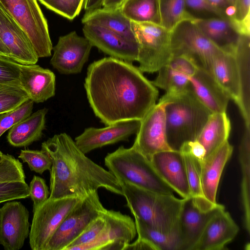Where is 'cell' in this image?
<instances>
[{"mask_svg": "<svg viewBox=\"0 0 250 250\" xmlns=\"http://www.w3.org/2000/svg\"><path fill=\"white\" fill-rule=\"evenodd\" d=\"M125 0H104L102 7L114 8L119 7Z\"/></svg>", "mask_w": 250, "mask_h": 250, "instance_id": "cell-50", "label": "cell"}, {"mask_svg": "<svg viewBox=\"0 0 250 250\" xmlns=\"http://www.w3.org/2000/svg\"><path fill=\"white\" fill-rule=\"evenodd\" d=\"M104 164L120 183H128L153 191L173 194L174 190L161 178L151 161L132 146H121L108 153Z\"/></svg>", "mask_w": 250, "mask_h": 250, "instance_id": "cell-5", "label": "cell"}, {"mask_svg": "<svg viewBox=\"0 0 250 250\" xmlns=\"http://www.w3.org/2000/svg\"><path fill=\"white\" fill-rule=\"evenodd\" d=\"M25 178L21 162L10 154H4L0 162V182L25 181Z\"/></svg>", "mask_w": 250, "mask_h": 250, "instance_id": "cell-40", "label": "cell"}, {"mask_svg": "<svg viewBox=\"0 0 250 250\" xmlns=\"http://www.w3.org/2000/svg\"><path fill=\"white\" fill-rule=\"evenodd\" d=\"M83 198H49L33 211V219L29 234L30 248L32 250H44L58 227Z\"/></svg>", "mask_w": 250, "mask_h": 250, "instance_id": "cell-10", "label": "cell"}, {"mask_svg": "<svg viewBox=\"0 0 250 250\" xmlns=\"http://www.w3.org/2000/svg\"><path fill=\"white\" fill-rule=\"evenodd\" d=\"M239 227L229 212L223 208L208 221L192 250H222L231 242Z\"/></svg>", "mask_w": 250, "mask_h": 250, "instance_id": "cell-21", "label": "cell"}, {"mask_svg": "<svg viewBox=\"0 0 250 250\" xmlns=\"http://www.w3.org/2000/svg\"><path fill=\"white\" fill-rule=\"evenodd\" d=\"M105 224L98 237L90 242L75 247L71 250H124L135 238V222L120 211L105 209Z\"/></svg>", "mask_w": 250, "mask_h": 250, "instance_id": "cell-11", "label": "cell"}, {"mask_svg": "<svg viewBox=\"0 0 250 250\" xmlns=\"http://www.w3.org/2000/svg\"><path fill=\"white\" fill-rule=\"evenodd\" d=\"M230 2L234 6V2H235V0H229Z\"/></svg>", "mask_w": 250, "mask_h": 250, "instance_id": "cell-53", "label": "cell"}, {"mask_svg": "<svg viewBox=\"0 0 250 250\" xmlns=\"http://www.w3.org/2000/svg\"><path fill=\"white\" fill-rule=\"evenodd\" d=\"M0 4L25 31L39 58L50 57L47 22L37 0H0Z\"/></svg>", "mask_w": 250, "mask_h": 250, "instance_id": "cell-7", "label": "cell"}, {"mask_svg": "<svg viewBox=\"0 0 250 250\" xmlns=\"http://www.w3.org/2000/svg\"><path fill=\"white\" fill-rule=\"evenodd\" d=\"M165 107L167 142L173 150L180 151L183 145L196 140L212 113L189 88L179 94L163 96Z\"/></svg>", "mask_w": 250, "mask_h": 250, "instance_id": "cell-3", "label": "cell"}, {"mask_svg": "<svg viewBox=\"0 0 250 250\" xmlns=\"http://www.w3.org/2000/svg\"><path fill=\"white\" fill-rule=\"evenodd\" d=\"M121 8L131 21L161 25L159 0H125Z\"/></svg>", "mask_w": 250, "mask_h": 250, "instance_id": "cell-33", "label": "cell"}, {"mask_svg": "<svg viewBox=\"0 0 250 250\" xmlns=\"http://www.w3.org/2000/svg\"><path fill=\"white\" fill-rule=\"evenodd\" d=\"M34 103L29 99L16 108L0 114V137L8 129L31 114Z\"/></svg>", "mask_w": 250, "mask_h": 250, "instance_id": "cell-37", "label": "cell"}, {"mask_svg": "<svg viewBox=\"0 0 250 250\" xmlns=\"http://www.w3.org/2000/svg\"><path fill=\"white\" fill-rule=\"evenodd\" d=\"M29 212L20 202L10 201L0 208V245L5 250H19L29 236Z\"/></svg>", "mask_w": 250, "mask_h": 250, "instance_id": "cell-14", "label": "cell"}, {"mask_svg": "<svg viewBox=\"0 0 250 250\" xmlns=\"http://www.w3.org/2000/svg\"><path fill=\"white\" fill-rule=\"evenodd\" d=\"M160 101L141 120V125L132 146L149 160L154 154L171 150L166 139L165 107Z\"/></svg>", "mask_w": 250, "mask_h": 250, "instance_id": "cell-12", "label": "cell"}, {"mask_svg": "<svg viewBox=\"0 0 250 250\" xmlns=\"http://www.w3.org/2000/svg\"><path fill=\"white\" fill-rule=\"evenodd\" d=\"M201 32L221 50L234 51L241 33L234 21L221 17L194 19Z\"/></svg>", "mask_w": 250, "mask_h": 250, "instance_id": "cell-25", "label": "cell"}, {"mask_svg": "<svg viewBox=\"0 0 250 250\" xmlns=\"http://www.w3.org/2000/svg\"><path fill=\"white\" fill-rule=\"evenodd\" d=\"M47 8L69 20H73L83 7L85 0H38Z\"/></svg>", "mask_w": 250, "mask_h": 250, "instance_id": "cell-38", "label": "cell"}, {"mask_svg": "<svg viewBox=\"0 0 250 250\" xmlns=\"http://www.w3.org/2000/svg\"><path fill=\"white\" fill-rule=\"evenodd\" d=\"M150 161L163 180L183 198L190 197L186 166L180 151L157 152Z\"/></svg>", "mask_w": 250, "mask_h": 250, "instance_id": "cell-20", "label": "cell"}, {"mask_svg": "<svg viewBox=\"0 0 250 250\" xmlns=\"http://www.w3.org/2000/svg\"><path fill=\"white\" fill-rule=\"evenodd\" d=\"M30 197L33 203V211H35L49 197L50 191L45 180L41 177L34 175L29 186Z\"/></svg>", "mask_w": 250, "mask_h": 250, "instance_id": "cell-44", "label": "cell"}, {"mask_svg": "<svg viewBox=\"0 0 250 250\" xmlns=\"http://www.w3.org/2000/svg\"><path fill=\"white\" fill-rule=\"evenodd\" d=\"M188 86L211 113L226 112L230 99L208 70L198 67L189 78Z\"/></svg>", "mask_w": 250, "mask_h": 250, "instance_id": "cell-23", "label": "cell"}, {"mask_svg": "<svg viewBox=\"0 0 250 250\" xmlns=\"http://www.w3.org/2000/svg\"><path fill=\"white\" fill-rule=\"evenodd\" d=\"M234 53L240 84L239 100L237 105L244 120L245 126L250 127V34H240Z\"/></svg>", "mask_w": 250, "mask_h": 250, "instance_id": "cell-26", "label": "cell"}, {"mask_svg": "<svg viewBox=\"0 0 250 250\" xmlns=\"http://www.w3.org/2000/svg\"><path fill=\"white\" fill-rule=\"evenodd\" d=\"M84 86L93 112L106 125L142 120L158 97L156 87L138 67L111 57L89 64Z\"/></svg>", "mask_w": 250, "mask_h": 250, "instance_id": "cell-1", "label": "cell"}, {"mask_svg": "<svg viewBox=\"0 0 250 250\" xmlns=\"http://www.w3.org/2000/svg\"><path fill=\"white\" fill-rule=\"evenodd\" d=\"M0 38L12 59L21 64H36L39 57L25 31L0 4Z\"/></svg>", "mask_w": 250, "mask_h": 250, "instance_id": "cell-17", "label": "cell"}, {"mask_svg": "<svg viewBox=\"0 0 250 250\" xmlns=\"http://www.w3.org/2000/svg\"><path fill=\"white\" fill-rule=\"evenodd\" d=\"M224 206L218 204L213 208L203 211L194 204L191 197L184 198L178 218L181 250H192L209 219Z\"/></svg>", "mask_w": 250, "mask_h": 250, "instance_id": "cell-19", "label": "cell"}, {"mask_svg": "<svg viewBox=\"0 0 250 250\" xmlns=\"http://www.w3.org/2000/svg\"><path fill=\"white\" fill-rule=\"evenodd\" d=\"M20 65L10 58L0 56V85L19 83Z\"/></svg>", "mask_w": 250, "mask_h": 250, "instance_id": "cell-43", "label": "cell"}, {"mask_svg": "<svg viewBox=\"0 0 250 250\" xmlns=\"http://www.w3.org/2000/svg\"><path fill=\"white\" fill-rule=\"evenodd\" d=\"M29 196V186L25 181L0 182V204Z\"/></svg>", "mask_w": 250, "mask_h": 250, "instance_id": "cell-41", "label": "cell"}, {"mask_svg": "<svg viewBox=\"0 0 250 250\" xmlns=\"http://www.w3.org/2000/svg\"><path fill=\"white\" fill-rule=\"evenodd\" d=\"M232 151L233 146L228 140L205 157L201 163V181L203 194L213 206L217 204L216 196L220 179Z\"/></svg>", "mask_w": 250, "mask_h": 250, "instance_id": "cell-24", "label": "cell"}, {"mask_svg": "<svg viewBox=\"0 0 250 250\" xmlns=\"http://www.w3.org/2000/svg\"><path fill=\"white\" fill-rule=\"evenodd\" d=\"M230 129V120L226 112L210 115L196 139L204 147L205 157L228 141Z\"/></svg>", "mask_w": 250, "mask_h": 250, "instance_id": "cell-30", "label": "cell"}, {"mask_svg": "<svg viewBox=\"0 0 250 250\" xmlns=\"http://www.w3.org/2000/svg\"><path fill=\"white\" fill-rule=\"evenodd\" d=\"M161 25L171 31L180 21L192 18L188 12L185 0H159Z\"/></svg>", "mask_w": 250, "mask_h": 250, "instance_id": "cell-35", "label": "cell"}, {"mask_svg": "<svg viewBox=\"0 0 250 250\" xmlns=\"http://www.w3.org/2000/svg\"><path fill=\"white\" fill-rule=\"evenodd\" d=\"M185 2L187 11L194 19L196 16L202 15L208 16V18L221 17L229 19L207 0H185Z\"/></svg>", "mask_w": 250, "mask_h": 250, "instance_id": "cell-42", "label": "cell"}, {"mask_svg": "<svg viewBox=\"0 0 250 250\" xmlns=\"http://www.w3.org/2000/svg\"><path fill=\"white\" fill-rule=\"evenodd\" d=\"M170 47L172 57L188 56L198 67L209 72L213 58L221 51L201 32L194 19H191L183 20L171 31Z\"/></svg>", "mask_w": 250, "mask_h": 250, "instance_id": "cell-8", "label": "cell"}, {"mask_svg": "<svg viewBox=\"0 0 250 250\" xmlns=\"http://www.w3.org/2000/svg\"><path fill=\"white\" fill-rule=\"evenodd\" d=\"M19 84L36 103L44 102L55 94L54 73L35 64L20 65Z\"/></svg>", "mask_w": 250, "mask_h": 250, "instance_id": "cell-22", "label": "cell"}, {"mask_svg": "<svg viewBox=\"0 0 250 250\" xmlns=\"http://www.w3.org/2000/svg\"><path fill=\"white\" fill-rule=\"evenodd\" d=\"M28 99L19 83L0 85V114L16 108Z\"/></svg>", "mask_w": 250, "mask_h": 250, "instance_id": "cell-36", "label": "cell"}, {"mask_svg": "<svg viewBox=\"0 0 250 250\" xmlns=\"http://www.w3.org/2000/svg\"><path fill=\"white\" fill-rule=\"evenodd\" d=\"M209 72L230 99L237 104L240 84L234 53L221 50L213 58Z\"/></svg>", "mask_w": 250, "mask_h": 250, "instance_id": "cell-27", "label": "cell"}, {"mask_svg": "<svg viewBox=\"0 0 250 250\" xmlns=\"http://www.w3.org/2000/svg\"><path fill=\"white\" fill-rule=\"evenodd\" d=\"M0 56L11 58V54L9 50L6 47L0 38Z\"/></svg>", "mask_w": 250, "mask_h": 250, "instance_id": "cell-51", "label": "cell"}, {"mask_svg": "<svg viewBox=\"0 0 250 250\" xmlns=\"http://www.w3.org/2000/svg\"><path fill=\"white\" fill-rule=\"evenodd\" d=\"M141 121L129 120L120 121L98 128L90 127L76 137L75 142L84 154L104 146L127 141L131 135L137 134Z\"/></svg>", "mask_w": 250, "mask_h": 250, "instance_id": "cell-15", "label": "cell"}, {"mask_svg": "<svg viewBox=\"0 0 250 250\" xmlns=\"http://www.w3.org/2000/svg\"><path fill=\"white\" fill-rule=\"evenodd\" d=\"M120 185L126 206L134 218L161 230L179 231L178 218L184 198L180 199L173 194L157 192L128 183Z\"/></svg>", "mask_w": 250, "mask_h": 250, "instance_id": "cell-4", "label": "cell"}, {"mask_svg": "<svg viewBox=\"0 0 250 250\" xmlns=\"http://www.w3.org/2000/svg\"><path fill=\"white\" fill-rule=\"evenodd\" d=\"M197 67L193 60L188 56L172 57L158 70L157 76L151 83L166 91L164 96L176 95L188 89L189 78L195 73Z\"/></svg>", "mask_w": 250, "mask_h": 250, "instance_id": "cell-18", "label": "cell"}, {"mask_svg": "<svg viewBox=\"0 0 250 250\" xmlns=\"http://www.w3.org/2000/svg\"><path fill=\"white\" fill-rule=\"evenodd\" d=\"M212 6L223 12L228 18L232 20L234 12L233 5L229 0H207Z\"/></svg>", "mask_w": 250, "mask_h": 250, "instance_id": "cell-47", "label": "cell"}, {"mask_svg": "<svg viewBox=\"0 0 250 250\" xmlns=\"http://www.w3.org/2000/svg\"><path fill=\"white\" fill-rule=\"evenodd\" d=\"M138 237L144 238L157 250H181V241L179 231H166L149 227L135 218Z\"/></svg>", "mask_w": 250, "mask_h": 250, "instance_id": "cell-34", "label": "cell"}, {"mask_svg": "<svg viewBox=\"0 0 250 250\" xmlns=\"http://www.w3.org/2000/svg\"><path fill=\"white\" fill-rule=\"evenodd\" d=\"M48 109L43 108L12 126L7 136L8 143L15 147L28 146L39 140L45 126Z\"/></svg>", "mask_w": 250, "mask_h": 250, "instance_id": "cell-29", "label": "cell"}, {"mask_svg": "<svg viewBox=\"0 0 250 250\" xmlns=\"http://www.w3.org/2000/svg\"><path fill=\"white\" fill-rule=\"evenodd\" d=\"M18 157L28 164L31 170L40 174L51 169V160L48 154L42 149L21 150Z\"/></svg>", "mask_w": 250, "mask_h": 250, "instance_id": "cell-39", "label": "cell"}, {"mask_svg": "<svg viewBox=\"0 0 250 250\" xmlns=\"http://www.w3.org/2000/svg\"><path fill=\"white\" fill-rule=\"evenodd\" d=\"M105 209L100 201L98 191L85 196L65 217L49 239L44 250H65Z\"/></svg>", "mask_w": 250, "mask_h": 250, "instance_id": "cell-9", "label": "cell"}, {"mask_svg": "<svg viewBox=\"0 0 250 250\" xmlns=\"http://www.w3.org/2000/svg\"><path fill=\"white\" fill-rule=\"evenodd\" d=\"M50 157V198H83L104 188L123 195L117 178L86 156L65 133L54 135L42 144Z\"/></svg>", "mask_w": 250, "mask_h": 250, "instance_id": "cell-2", "label": "cell"}, {"mask_svg": "<svg viewBox=\"0 0 250 250\" xmlns=\"http://www.w3.org/2000/svg\"><path fill=\"white\" fill-rule=\"evenodd\" d=\"M182 147L187 149L193 156L201 161H202L205 157L206 150L203 145L197 140L187 142L184 143Z\"/></svg>", "mask_w": 250, "mask_h": 250, "instance_id": "cell-46", "label": "cell"}, {"mask_svg": "<svg viewBox=\"0 0 250 250\" xmlns=\"http://www.w3.org/2000/svg\"><path fill=\"white\" fill-rule=\"evenodd\" d=\"M131 27L138 45L139 69L154 73L171 58V31L160 24L131 21Z\"/></svg>", "mask_w": 250, "mask_h": 250, "instance_id": "cell-6", "label": "cell"}, {"mask_svg": "<svg viewBox=\"0 0 250 250\" xmlns=\"http://www.w3.org/2000/svg\"><path fill=\"white\" fill-rule=\"evenodd\" d=\"M182 153L186 166L188 181L189 188L190 197L195 205L203 211H208L216 207L210 204L203 194L201 181V161L193 156L187 149L182 147Z\"/></svg>", "mask_w": 250, "mask_h": 250, "instance_id": "cell-32", "label": "cell"}, {"mask_svg": "<svg viewBox=\"0 0 250 250\" xmlns=\"http://www.w3.org/2000/svg\"><path fill=\"white\" fill-rule=\"evenodd\" d=\"M157 250L156 247L148 240L138 237L135 241L128 244L124 250Z\"/></svg>", "mask_w": 250, "mask_h": 250, "instance_id": "cell-48", "label": "cell"}, {"mask_svg": "<svg viewBox=\"0 0 250 250\" xmlns=\"http://www.w3.org/2000/svg\"><path fill=\"white\" fill-rule=\"evenodd\" d=\"M82 22L83 24L101 26L137 42L132 29L131 21L124 15L121 6L114 8L101 7L86 11Z\"/></svg>", "mask_w": 250, "mask_h": 250, "instance_id": "cell-28", "label": "cell"}, {"mask_svg": "<svg viewBox=\"0 0 250 250\" xmlns=\"http://www.w3.org/2000/svg\"><path fill=\"white\" fill-rule=\"evenodd\" d=\"M92 47L85 37L79 36L75 31L71 32L59 38L53 48L50 63L61 74L80 73L88 59Z\"/></svg>", "mask_w": 250, "mask_h": 250, "instance_id": "cell-13", "label": "cell"}, {"mask_svg": "<svg viewBox=\"0 0 250 250\" xmlns=\"http://www.w3.org/2000/svg\"><path fill=\"white\" fill-rule=\"evenodd\" d=\"M232 20L236 23L244 21L250 16V0H235Z\"/></svg>", "mask_w": 250, "mask_h": 250, "instance_id": "cell-45", "label": "cell"}, {"mask_svg": "<svg viewBox=\"0 0 250 250\" xmlns=\"http://www.w3.org/2000/svg\"><path fill=\"white\" fill-rule=\"evenodd\" d=\"M239 158L241 167V199L244 211V226L250 231V127H246L239 147Z\"/></svg>", "mask_w": 250, "mask_h": 250, "instance_id": "cell-31", "label": "cell"}, {"mask_svg": "<svg viewBox=\"0 0 250 250\" xmlns=\"http://www.w3.org/2000/svg\"><path fill=\"white\" fill-rule=\"evenodd\" d=\"M4 154L2 153L1 151H0V162L2 161L3 157Z\"/></svg>", "mask_w": 250, "mask_h": 250, "instance_id": "cell-52", "label": "cell"}, {"mask_svg": "<svg viewBox=\"0 0 250 250\" xmlns=\"http://www.w3.org/2000/svg\"><path fill=\"white\" fill-rule=\"evenodd\" d=\"M104 0H85L83 7L86 11L101 8Z\"/></svg>", "mask_w": 250, "mask_h": 250, "instance_id": "cell-49", "label": "cell"}, {"mask_svg": "<svg viewBox=\"0 0 250 250\" xmlns=\"http://www.w3.org/2000/svg\"><path fill=\"white\" fill-rule=\"evenodd\" d=\"M83 33L93 46H96L111 57L132 62L137 61L138 45L137 42L100 26L85 24Z\"/></svg>", "mask_w": 250, "mask_h": 250, "instance_id": "cell-16", "label": "cell"}]
</instances>
